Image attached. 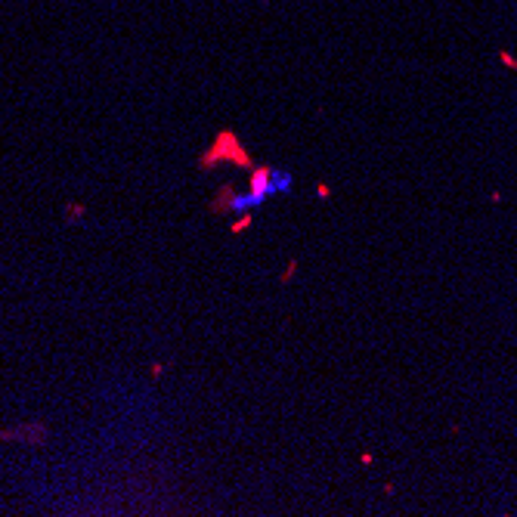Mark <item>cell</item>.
I'll use <instances>...</instances> for the list:
<instances>
[{"mask_svg":"<svg viewBox=\"0 0 517 517\" xmlns=\"http://www.w3.org/2000/svg\"><path fill=\"white\" fill-rule=\"evenodd\" d=\"M264 201H260L254 192L248 189V192H239V189H227L220 196V208L223 211H229V214H245V211H254V208H260Z\"/></svg>","mask_w":517,"mask_h":517,"instance_id":"1","label":"cell"},{"mask_svg":"<svg viewBox=\"0 0 517 517\" xmlns=\"http://www.w3.org/2000/svg\"><path fill=\"white\" fill-rule=\"evenodd\" d=\"M273 168H257V170H251V192L257 196L260 201H267V199H273Z\"/></svg>","mask_w":517,"mask_h":517,"instance_id":"2","label":"cell"}]
</instances>
